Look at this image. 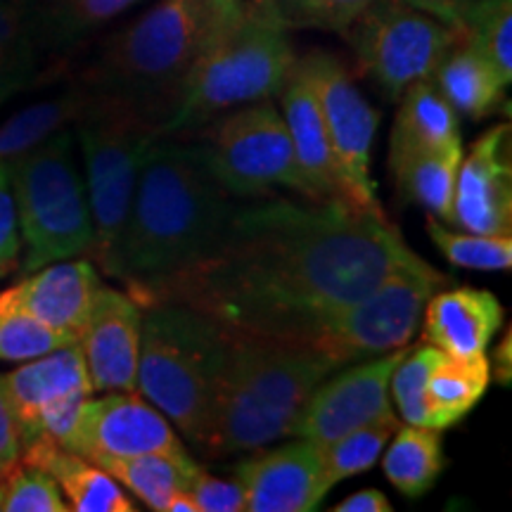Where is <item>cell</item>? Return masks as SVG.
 <instances>
[{"instance_id":"1","label":"cell","mask_w":512,"mask_h":512,"mask_svg":"<svg viewBox=\"0 0 512 512\" xmlns=\"http://www.w3.org/2000/svg\"><path fill=\"white\" fill-rule=\"evenodd\" d=\"M413 254L399 228L344 202H261L235 207L195 264L128 294L140 306H192L233 332L309 344Z\"/></svg>"},{"instance_id":"2","label":"cell","mask_w":512,"mask_h":512,"mask_svg":"<svg viewBox=\"0 0 512 512\" xmlns=\"http://www.w3.org/2000/svg\"><path fill=\"white\" fill-rule=\"evenodd\" d=\"M211 174L204 145L159 136L147 150L121 242L107 275L128 292L162 283L214 247L235 211Z\"/></svg>"},{"instance_id":"3","label":"cell","mask_w":512,"mask_h":512,"mask_svg":"<svg viewBox=\"0 0 512 512\" xmlns=\"http://www.w3.org/2000/svg\"><path fill=\"white\" fill-rule=\"evenodd\" d=\"M247 0H157L114 34L95 67V93L124 102L159 131L200 57L245 12Z\"/></svg>"},{"instance_id":"4","label":"cell","mask_w":512,"mask_h":512,"mask_svg":"<svg viewBox=\"0 0 512 512\" xmlns=\"http://www.w3.org/2000/svg\"><path fill=\"white\" fill-rule=\"evenodd\" d=\"M339 368L306 342L233 332L204 453L233 456L292 437L313 389Z\"/></svg>"},{"instance_id":"5","label":"cell","mask_w":512,"mask_h":512,"mask_svg":"<svg viewBox=\"0 0 512 512\" xmlns=\"http://www.w3.org/2000/svg\"><path fill=\"white\" fill-rule=\"evenodd\" d=\"M233 330L178 302L143 304L138 387L192 446L204 451Z\"/></svg>"},{"instance_id":"6","label":"cell","mask_w":512,"mask_h":512,"mask_svg":"<svg viewBox=\"0 0 512 512\" xmlns=\"http://www.w3.org/2000/svg\"><path fill=\"white\" fill-rule=\"evenodd\" d=\"M294 60L290 27L266 0H247L238 22L192 67L162 136L200 128L233 107L273 98Z\"/></svg>"},{"instance_id":"7","label":"cell","mask_w":512,"mask_h":512,"mask_svg":"<svg viewBox=\"0 0 512 512\" xmlns=\"http://www.w3.org/2000/svg\"><path fill=\"white\" fill-rule=\"evenodd\" d=\"M19 240H24L22 273L72 256L93 254L95 230L86 185L74 162V136L57 131L27 155L10 162Z\"/></svg>"},{"instance_id":"8","label":"cell","mask_w":512,"mask_h":512,"mask_svg":"<svg viewBox=\"0 0 512 512\" xmlns=\"http://www.w3.org/2000/svg\"><path fill=\"white\" fill-rule=\"evenodd\" d=\"M76 121L95 230L93 256L107 273L126 230L145 155L162 131L124 102L100 93Z\"/></svg>"},{"instance_id":"9","label":"cell","mask_w":512,"mask_h":512,"mask_svg":"<svg viewBox=\"0 0 512 512\" xmlns=\"http://www.w3.org/2000/svg\"><path fill=\"white\" fill-rule=\"evenodd\" d=\"M444 283V273L413 254L373 292L325 320L309 344L342 368L403 349L418 330L430 297Z\"/></svg>"},{"instance_id":"10","label":"cell","mask_w":512,"mask_h":512,"mask_svg":"<svg viewBox=\"0 0 512 512\" xmlns=\"http://www.w3.org/2000/svg\"><path fill=\"white\" fill-rule=\"evenodd\" d=\"M211 174L230 197L254 200L285 188L311 202L283 114L271 102H252L216 121L207 131Z\"/></svg>"},{"instance_id":"11","label":"cell","mask_w":512,"mask_h":512,"mask_svg":"<svg viewBox=\"0 0 512 512\" xmlns=\"http://www.w3.org/2000/svg\"><path fill=\"white\" fill-rule=\"evenodd\" d=\"M344 36L363 74L384 98L399 100L413 83L432 79L460 31L408 0H375Z\"/></svg>"},{"instance_id":"12","label":"cell","mask_w":512,"mask_h":512,"mask_svg":"<svg viewBox=\"0 0 512 512\" xmlns=\"http://www.w3.org/2000/svg\"><path fill=\"white\" fill-rule=\"evenodd\" d=\"M297 67L316 93L332 157L342 178L344 200L363 214L387 219L370 176L380 112L358 91L347 64L328 50H311L297 60Z\"/></svg>"},{"instance_id":"13","label":"cell","mask_w":512,"mask_h":512,"mask_svg":"<svg viewBox=\"0 0 512 512\" xmlns=\"http://www.w3.org/2000/svg\"><path fill=\"white\" fill-rule=\"evenodd\" d=\"M3 387L15 413L22 448L38 439L67 448L83 403L93 394L79 342L31 358L3 375Z\"/></svg>"},{"instance_id":"14","label":"cell","mask_w":512,"mask_h":512,"mask_svg":"<svg viewBox=\"0 0 512 512\" xmlns=\"http://www.w3.org/2000/svg\"><path fill=\"white\" fill-rule=\"evenodd\" d=\"M406 354V347L394 349L380 358H366L358 366L332 373L313 389L299 415L294 437L311 439L325 446L344 434L370 422L396 418L389 401V380Z\"/></svg>"},{"instance_id":"15","label":"cell","mask_w":512,"mask_h":512,"mask_svg":"<svg viewBox=\"0 0 512 512\" xmlns=\"http://www.w3.org/2000/svg\"><path fill=\"white\" fill-rule=\"evenodd\" d=\"M183 448L174 427L145 396L112 392L102 399H86L67 451L91 463L100 458H131L143 453Z\"/></svg>"},{"instance_id":"16","label":"cell","mask_w":512,"mask_h":512,"mask_svg":"<svg viewBox=\"0 0 512 512\" xmlns=\"http://www.w3.org/2000/svg\"><path fill=\"white\" fill-rule=\"evenodd\" d=\"M510 133V124L489 128L463 155L453 192L451 226L479 235L512 233Z\"/></svg>"},{"instance_id":"17","label":"cell","mask_w":512,"mask_h":512,"mask_svg":"<svg viewBox=\"0 0 512 512\" xmlns=\"http://www.w3.org/2000/svg\"><path fill=\"white\" fill-rule=\"evenodd\" d=\"M235 479L245 489L249 512H311L332 489L325 475L323 446L302 437L242 460L235 467Z\"/></svg>"},{"instance_id":"18","label":"cell","mask_w":512,"mask_h":512,"mask_svg":"<svg viewBox=\"0 0 512 512\" xmlns=\"http://www.w3.org/2000/svg\"><path fill=\"white\" fill-rule=\"evenodd\" d=\"M140 328L143 306L128 292L100 285L79 335L93 392H136Z\"/></svg>"},{"instance_id":"19","label":"cell","mask_w":512,"mask_h":512,"mask_svg":"<svg viewBox=\"0 0 512 512\" xmlns=\"http://www.w3.org/2000/svg\"><path fill=\"white\" fill-rule=\"evenodd\" d=\"M100 285V273L91 261L64 259L27 273V278L8 292L24 311L48 328L79 339Z\"/></svg>"},{"instance_id":"20","label":"cell","mask_w":512,"mask_h":512,"mask_svg":"<svg viewBox=\"0 0 512 512\" xmlns=\"http://www.w3.org/2000/svg\"><path fill=\"white\" fill-rule=\"evenodd\" d=\"M422 342L451 358L484 356L503 325V306L496 294L477 287L434 292L427 302Z\"/></svg>"},{"instance_id":"21","label":"cell","mask_w":512,"mask_h":512,"mask_svg":"<svg viewBox=\"0 0 512 512\" xmlns=\"http://www.w3.org/2000/svg\"><path fill=\"white\" fill-rule=\"evenodd\" d=\"M278 95L283 102V119L287 131H290L294 152H297L299 169H302L306 185H309L311 202L347 204L316 93L304 79L302 69L297 67V60H294L292 72Z\"/></svg>"},{"instance_id":"22","label":"cell","mask_w":512,"mask_h":512,"mask_svg":"<svg viewBox=\"0 0 512 512\" xmlns=\"http://www.w3.org/2000/svg\"><path fill=\"white\" fill-rule=\"evenodd\" d=\"M22 463L41 467L67 496L76 512H136L138 505L124 494L121 484L100 465L48 439L31 441L22 448Z\"/></svg>"},{"instance_id":"23","label":"cell","mask_w":512,"mask_h":512,"mask_svg":"<svg viewBox=\"0 0 512 512\" xmlns=\"http://www.w3.org/2000/svg\"><path fill=\"white\" fill-rule=\"evenodd\" d=\"M458 143H463L458 112L448 105L432 79L413 83L399 98L389 136V162L413 152L441 150Z\"/></svg>"},{"instance_id":"24","label":"cell","mask_w":512,"mask_h":512,"mask_svg":"<svg viewBox=\"0 0 512 512\" xmlns=\"http://www.w3.org/2000/svg\"><path fill=\"white\" fill-rule=\"evenodd\" d=\"M432 81L448 105L458 112V117L472 121L486 119L501 110L508 88L494 64L463 36L439 62Z\"/></svg>"},{"instance_id":"25","label":"cell","mask_w":512,"mask_h":512,"mask_svg":"<svg viewBox=\"0 0 512 512\" xmlns=\"http://www.w3.org/2000/svg\"><path fill=\"white\" fill-rule=\"evenodd\" d=\"M463 143L441 147V150L413 152L389 162L396 178V188L403 202L418 204L427 209L434 219L451 223L453 192L460 162H463Z\"/></svg>"},{"instance_id":"26","label":"cell","mask_w":512,"mask_h":512,"mask_svg":"<svg viewBox=\"0 0 512 512\" xmlns=\"http://www.w3.org/2000/svg\"><path fill=\"white\" fill-rule=\"evenodd\" d=\"M95 465L110 472L138 501L157 512H164L166 503L178 491H188L192 477L200 470V465L188 456L185 448L131 458H100L95 460Z\"/></svg>"},{"instance_id":"27","label":"cell","mask_w":512,"mask_h":512,"mask_svg":"<svg viewBox=\"0 0 512 512\" xmlns=\"http://www.w3.org/2000/svg\"><path fill=\"white\" fill-rule=\"evenodd\" d=\"M491 382L489 358H451L441 356L432 368L425 387L427 415L432 430L444 432L467 418L479 401L486 396Z\"/></svg>"},{"instance_id":"28","label":"cell","mask_w":512,"mask_h":512,"mask_svg":"<svg viewBox=\"0 0 512 512\" xmlns=\"http://www.w3.org/2000/svg\"><path fill=\"white\" fill-rule=\"evenodd\" d=\"M384 477L396 491L408 498H420L437 484L444 472L441 432L432 427L403 425L387 451H382Z\"/></svg>"},{"instance_id":"29","label":"cell","mask_w":512,"mask_h":512,"mask_svg":"<svg viewBox=\"0 0 512 512\" xmlns=\"http://www.w3.org/2000/svg\"><path fill=\"white\" fill-rule=\"evenodd\" d=\"M95 93L69 91L53 100L36 102L24 107L15 117L0 126V162H15L48 140L53 133L62 131L69 121H76L93 105Z\"/></svg>"},{"instance_id":"30","label":"cell","mask_w":512,"mask_h":512,"mask_svg":"<svg viewBox=\"0 0 512 512\" xmlns=\"http://www.w3.org/2000/svg\"><path fill=\"white\" fill-rule=\"evenodd\" d=\"M453 27L512 81V0H467L453 15Z\"/></svg>"},{"instance_id":"31","label":"cell","mask_w":512,"mask_h":512,"mask_svg":"<svg viewBox=\"0 0 512 512\" xmlns=\"http://www.w3.org/2000/svg\"><path fill=\"white\" fill-rule=\"evenodd\" d=\"M76 342V337L48 328L24 311L8 290L0 292V361H31Z\"/></svg>"},{"instance_id":"32","label":"cell","mask_w":512,"mask_h":512,"mask_svg":"<svg viewBox=\"0 0 512 512\" xmlns=\"http://www.w3.org/2000/svg\"><path fill=\"white\" fill-rule=\"evenodd\" d=\"M399 427V420H380L370 425L358 427V430L344 434L330 444L323 446V463L328 482L335 486L342 479L356 477L368 472L380 460L384 446Z\"/></svg>"},{"instance_id":"33","label":"cell","mask_w":512,"mask_h":512,"mask_svg":"<svg viewBox=\"0 0 512 512\" xmlns=\"http://www.w3.org/2000/svg\"><path fill=\"white\" fill-rule=\"evenodd\" d=\"M427 230L439 252L458 268L470 271H510L512 266V238L510 235H479V233H453L446 223L434 216L427 219Z\"/></svg>"},{"instance_id":"34","label":"cell","mask_w":512,"mask_h":512,"mask_svg":"<svg viewBox=\"0 0 512 512\" xmlns=\"http://www.w3.org/2000/svg\"><path fill=\"white\" fill-rule=\"evenodd\" d=\"M136 3L138 0H55L53 10L43 24H34V31L55 46H67Z\"/></svg>"},{"instance_id":"35","label":"cell","mask_w":512,"mask_h":512,"mask_svg":"<svg viewBox=\"0 0 512 512\" xmlns=\"http://www.w3.org/2000/svg\"><path fill=\"white\" fill-rule=\"evenodd\" d=\"M441 356H444V351L422 342L415 349L406 351L399 361V366L394 368L392 380H389V389H392L396 408H399L403 422H408V425L430 427L425 387L427 377H430L432 368L441 361Z\"/></svg>"},{"instance_id":"36","label":"cell","mask_w":512,"mask_h":512,"mask_svg":"<svg viewBox=\"0 0 512 512\" xmlns=\"http://www.w3.org/2000/svg\"><path fill=\"white\" fill-rule=\"evenodd\" d=\"M290 29H320L347 34L375 0H266Z\"/></svg>"},{"instance_id":"37","label":"cell","mask_w":512,"mask_h":512,"mask_svg":"<svg viewBox=\"0 0 512 512\" xmlns=\"http://www.w3.org/2000/svg\"><path fill=\"white\" fill-rule=\"evenodd\" d=\"M5 512H67L60 486L41 467L19 463L3 479Z\"/></svg>"},{"instance_id":"38","label":"cell","mask_w":512,"mask_h":512,"mask_svg":"<svg viewBox=\"0 0 512 512\" xmlns=\"http://www.w3.org/2000/svg\"><path fill=\"white\" fill-rule=\"evenodd\" d=\"M190 494L200 512H242L245 510V489L238 479H221L204 472L202 467L190 482Z\"/></svg>"},{"instance_id":"39","label":"cell","mask_w":512,"mask_h":512,"mask_svg":"<svg viewBox=\"0 0 512 512\" xmlns=\"http://www.w3.org/2000/svg\"><path fill=\"white\" fill-rule=\"evenodd\" d=\"M19 223L12 195L10 164L0 162V275H8L19 259Z\"/></svg>"},{"instance_id":"40","label":"cell","mask_w":512,"mask_h":512,"mask_svg":"<svg viewBox=\"0 0 512 512\" xmlns=\"http://www.w3.org/2000/svg\"><path fill=\"white\" fill-rule=\"evenodd\" d=\"M36 72L34 43L0 53V105L29 86Z\"/></svg>"},{"instance_id":"41","label":"cell","mask_w":512,"mask_h":512,"mask_svg":"<svg viewBox=\"0 0 512 512\" xmlns=\"http://www.w3.org/2000/svg\"><path fill=\"white\" fill-rule=\"evenodd\" d=\"M31 34H34V24L29 22L24 0H0V53L34 43Z\"/></svg>"},{"instance_id":"42","label":"cell","mask_w":512,"mask_h":512,"mask_svg":"<svg viewBox=\"0 0 512 512\" xmlns=\"http://www.w3.org/2000/svg\"><path fill=\"white\" fill-rule=\"evenodd\" d=\"M19 458H22V439L0 375V482L19 463Z\"/></svg>"},{"instance_id":"43","label":"cell","mask_w":512,"mask_h":512,"mask_svg":"<svg viewBox=\"0 0 512 512\" xmlns=\"http://www.w3.org/2000/svg\"><path fill=\"white\" fill-rule=\"evenodd\" d=\"M335 512H392L389 498L377 489H361L335 505Z\"/></svg>"},{"instance_id":"44","label":"cell","mask_w":512,"mask_h":512,"mask_svg":"<svg viewBox=\"0 0 512 512\" xmlns=\"http://www.w3.org/2000/svg\"><path fill=\"white\" fill-rule=\"evenodd\" d=\"M408 3H413L415 8L430 12V15L444 19L453 27V15H456V10L460 5L467 3V0H408Z\"/></svg>"},{"instance_id":"45","label":"cell","mask_w":512,"mask_h":512,"mask_svg":"<svg viewBox=\"0 0 512 512\" xmlns=\"http://www.w3.org/2000/svg\"><path fill=\"white\" fill-rule=\"evenodd\" d=\"M512 351H510V335H505L503 344L496 349V368H491V373H496V380L503 384H510V370H512Z\"/></svg>"},{"instance_id":"46","label":"cell","mask_w":512,"mask_h":512,"mask_svg":"<svg viewBox=\"0 0 512 512\" xmlns=\"http://www.w3.org/2000/svg\"><path fill=\"white\" fill-rule=\"evenodd\" d=\"M164 512H200V508H197L190 491H178V494L171 496V501L166 503Z\"/></svg>"},{"instance_id":"47","label":"cell","mask_w":512,"mask_h":512,"mask_svg":"<svg viewBox=\"0 0 512 512\" xmlns=\"http://www.w3.org/2000/svg\"><path fill=\"white\" fill-rule=\"evenodd\" d=\"M0 510H3V482H0Z\"/></svg>"},{"instance_id":"48","label":"cell","mask_w":512,"mask_h":512,"mask_svg":"<svg viewBox=\"0 0 512 512\" xmlns=\"http://www.w3.org/2000/svg\"><path fill=\"white\" fill-rule=\"evenodd\" d=\"M0 278H3V275H0Z\"/></svg>"}]
</instances>
